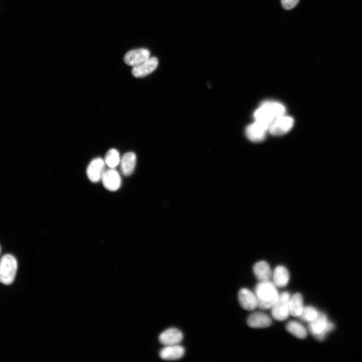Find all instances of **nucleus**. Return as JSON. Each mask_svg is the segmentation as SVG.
I'll use <instances>...</instances> for the list:
<instances>
[{
	"mask_svg": "<svg viewBox=\"0 0 362 362\" xmlns=\"http://www.w3.org/2000/svg\"><path fill=\"white\" fill-rule=\"evenodd\" d=\"M276 285L268 281L260 282L255 288L257 306L262 309H267L273 306L279 294Z\"/></svg>",
	"mask_w": 362,
	"mask_h": 362,
	"instance_id": "nucleus-1",
	"label": "nucleus"
},
{
	"mask_svg": "<svg viewBox=\"0 0 362 362\" xmlns=\"http://www.w3.org/2000/svg\"><path fill=\"white\" fill-rule=\"evenodd\" d=\"M18 267L15 257L10 254L4 255L0 259V282L6 285L12 284Z\"/></svg>",
	"mask_w": 362,
	"mask_h": 362,
	"instance_id": "nucleus-2",
	"label": "nucleus"
},
{
	"mask_svg": "<svg viewBox=\"0 0 362 362\" xmlns=\"http://www.w3.org/2000/svg\"><path fill=\"white\" fill-rule=\"evenodd\" d=\"M334 325L328 321L326 315L318 312L317 316L309 322V330L318 340H323L326 334L333 329Z\"/></svg>",
	"mask_w": 362,
	"mask_h": 362,
	"instance_id": "nucleus-3",
	"label": "nucleus"
},
{
	"mask_svg": "<svg viewBox=\"0 0 362 362\" xmlns=\"http://www.w3.org/2000/svg\"><path fill=\"white\" fill-rule=\"evenodd\" d=\"M290 294L287 292H284L279 295L277 300L272 307V314L275 319L283 321L287 319L290 314Z\"/></svg>",
	"mask_w": 362,
	"mask_h": 362,
	"instance_id": "nucleus-4",
	"label": "nucleus"
},
{
	"mask_svg": "<svg viewBox=\"0 0 362 362\" xmlns=\"http://www.w3.org/2000/svg\"><path fill=\"white\" fill-rule=\"evenodd\" d=\"M294 125V119L285 115L276 117L268 126V130L273 135L280 136L290 131Z\"/></svg>",
	"mask_w": 362,
	"mask_h": 362,
	"instance_id": "nucleus-5",
	"label": "nucleus"
},
{
	"mask_svg": "<svg viewBox=\"0 0 362 362\" xmlns=\"http://www.w3.org/2000/svg\"><path fill=\"white\" fill-rule=\"evenodd\" d=\"M106 163L102 158L98 157L93 159L86 168V174L89 179L94 183L101 180L105 171Z\"/></svg>",
	"mask_w": 362,
	"mask_h": 362,
	"instance_id": "nucleus-6",
	"label": "nucleus"
},
{
	"mask_svg": "<svg viewBox=\"0 0 362 362\" xmlns=\"http://www.w3.org/2000/svg\"><path fill=\"white\" fill-rule=\"evenodd\" d=\"M104 187L109 191H116L121 185L120 174L114 168L106 169L101 178Z\"/></svg>",
	"mask_w": 362,
	"mask_h": 362,
	"instance_id": "nucleus-7",
	"label": "nucleus"
},
{
	"mask_svg": "<svg viewBox=\"0 0 362 362\" xmlns=\"http://www.w3.org/2000/svg\"><path fill=\"white\" fill-rule=\"evenodd\" d=\"M150 51L145 48H139L128 51L124 58V62L129 65L135 66L150 57Z\"/></svg>",
	"mask_w": 362,
	"mask_h": 362,
	"instance_id": "nucleus-8",
	"label": "nucleus"
},
{
	"mask_svg": "<svg viewBox=\"0 0 362 362\" xmlns=\"http://www.w3.org/2000/svg\"><path fill=\"white\" fill-rule=\"evenodd\" d=\"M158 60L155 57H149L142 63L133 67L132 73L136 77H143L152 72L157 67Z\"/></svg>",
	"mask_w": 362,
	"mask_h": 362,
	"instance_id": "nucleus-9",
	"label": "nucleus"
},
{
	"mask_svg": "<svg viewBox=\"0 0 362 362\" xmlns=\"http://www.w3.org/2000/svg\"><path fill=\"white\" fill-rule=\"evenodd\" d=\"M267 130V125L255 121L246 128V134L251 141L259 142L264 139Z\"/></svg>",
	"mask_w": 362,
	"mask_h": 362,
	"instance_id": "nucleus-10",
	"label": "nucleus"
},
{
	"mask_svg": "<svg viewBox=\"0 0 362 362\" xmlns=\"http://www.w3.org/2000/svg\"><path fill=\"white\" fill-rule=\"evenodd\" d=\"M182 332L175 328H168L159 336V342L164 345L178 344L183 339Z\"/></svg>",
	"mask_w": 362,
	"mask_h": 362,
	"instance_id": "nucleus-11",
	"label": "nucleus"
},
{
	"mask_svg": "<svg viewBox=\"0 0 362 362\" xmlns=\"http://www.w3.org/2000/svg\"><path fill=\"white\" fill-rule=\"evenodd\" d=\"M238 297L240 306L245 310H253L257 306L256 295L247 289H241Z\"/></svg>",
	"mask_w": 362,
	"mask_h": 362,
	"instance_id": "nucleus-12",
	"label": "nucleus"
},
{
	"mask_svg": "<svg viewBox=\"0 0 362 362\" xmlns=\"http://www.w3.org/2000/svg\"><path fill=\"white\" fill-rule=\"evenodd\" d=\"M120 170L123 175L129 176L131 175L135 167L136 156L133 152L125 153L120 161Z\"/></svg>",
	"mask_w": 362,
	"mask_h": 362,
	"instance_id": "nucleus-13",
	"label": "nucleus"
},
{
	"mask_svg": "<svg viewBox=\"0 0 362 362\" xmlns=\"http://www.w3.org/2000/svg\"><path fill=\"white\" fill-rule=\"evenodd\" d=\"M272 321L267 314L256 312L251 314L247 318V325L252 328L266 327L271 325Z\"/></svg>",
	"mask_w": 362,
	"mask_h": 362,
	"instance_id": "nucleus-14",
	"label": "nucleus"
},
{
	"mask_svg": "<svg viewBox=\"0 0 362 362\" xmlns=\"http://www.w3.org/2000/svg\"><path fill=\"white\" fill-rule=\"evenodd\" d=\"M185 353L184 348L178 345H165L159 352V355L165 360H175L183 356Z\"/></svg>",
	"mask_w": 362,
	"mask_h": 362,
	"instance_id": "nucleus-15",
	"label": "nucleus"
},
{
	"mask_svg": "<svg viewBox=\"0 0 362 362\" xmlns=\"http://www.w3.org/2000/svg\"><path fill=\"white\" fill-rule=\"evenodd\" d=\"M255 121L268 125L276 118L270 108L264 103H262L260 107L258 108L254 113Z\"/></svg>",
	"mask_w": 362,
	"mask_h": 362,
	"instance_id": "nucleus-16",
	"label": "nucleus"
},
{
	"mask_svg": "<svg viewBox=\"0 0 362 362\" xmlns=\"http://www.w3.org/2000/svg\"><path fill=\"white\" fill-rule=\"evenodd\" d=\"M253 270L256 278L260 282L268 281L272 275L269 265L265 261L256 262L253 266Z\"/></svg>",
	"mask_w": 362,
	"mask_h": 362,
	"instance_id": "nucleus-17",
	"label": "nucleus"
},
{
	"mask_svg": "<svg viewBox=\"0 0 362 362\" xmlns=\"http://www.w3.org/2000/svg\"><path fill=\"white\" fill-rule=\"evenodd\" d=\"M273 280L277 286H286L289 280V274L287 268L282 265L277 266L274 272Z\"/></svg>",
	"mask_w": 362,
	"mask_h": 362,
	"instance_id": "nucleus-18",
	"label": "nucleus"
},
{
	"mask_svg": "<svg viewBox=\"0 0 362 362\" xmlns=\"http://www.w3.org/2000/svg\"><path fill=\"white\" fill-rule=\"evenodd\" d=\"M289 312L295 317L299 316L303 309V301L302 295L300 293H295L290 298Z\"/></svg>",
	"mask_w": 362,
	"mask_h": 362,
	"instance_id": "nucleus-19",
	"label": "nucleus"
},
{
	"mask_svg": "<svg viewBox=\"0 0 362 362\" xmlns=\"http://www.w3.org/2000/svg\"><path fill=\"white\" fill-rule=\"evenodd\" d=\"M286 328L289 332L297 338L303 339L307 336L305 328L298 322L290 321L287 324Z\"/></svg>",
	"mask_w": 362,
	"mask_h": 362,
	"instance_id": "nucleus-20",
	"label": "nucleus"
},
{
	"mask_svg": "<svg viewBox=\"0 0 362 362\" xmlns=\"http://www.w3.org/2000/svg\"><path fill=\"white\" fill-rule=\"evenodd\" d=\"M104 161L106 165L110 168H115L120 163V154L117 150L112 148L106 154Z\"/></svg>",
	"mask_w": 362,
	"mask_h": 362,
	"instance_id": "nucleus-21",
	"label": "nucleus"
},
{
	"mask_svg": "<svg viewBox=\"0 0 362 362\" xmlns=\"http://www.w3.org/2000/svg\"><path fill=\"white\" fill-rule=\"evenodd\" d=\"M262 103L270 108L276 117L285 115L286 108L282 104L271 101H266Z\"/></svg>",
	"mask_w": 362,
	"mask_h": 362,
	"instance_id": "nucleus-22",
	"label": "nucleus"
},
{
	"mask_svg": "<svg viewBox=\"0 0 362 362\" xmlns=\"http://www.w3.org/2000/svg\"><path fill=\"white\" fill-rule=\"evenodd\" d=\"M318 314V312L315 308L311 306H307L303 307L299 317L305 321L310 322L317 316Z\"/></svg>",
	"mask_w": 362,
	"mask_h": 362,
	"instance_id": "nucleus-23",
	"label": "nucleus"
},
{
	"mask_svg": "<svg viewBox=\"0 0 362 362\" xmlns=\"http://www.w3.org/2000/svg\"><path fill=\"white\" fill-rule=\"evenodd\" d=\"M300 0H281L283 7L286 10H291L295 8Z\"/></svg>",
	"mask_w": 362,
	"mask_h": 362,
	"instance_id": "nucleus-24",
	"label": "nucleus"
},
{
	"mask_svg": "<svg viewBox=\"0 0 362 362\" xmlns=\"http://www.w3.org/2000/svg\"><path fill=\"white\" fill-rule=\"evenodd\" d=\"M1 246H0V253H1Z\"/></svg>",
	"mask_w": 362,
	"mask_h": 362,
	"instance_id": "nucleus-25",
	"label": "nucleus"
}]
</instances>
